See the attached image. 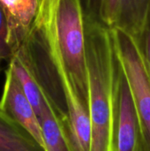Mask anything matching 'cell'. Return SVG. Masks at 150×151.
Returning a JSON list of instances; mask_svg holds the SVG:
<instances>
[{"mask_svg":"<svg viewBox=\"0 0 150 151\" xmlns=\"http://www.w3.org/2000/svg\"><path fill=\"white\" fill-rule=\"evenodd\" d=\"M83 5V4H82ZM88 81L90 151H116L117 80L119 67L111 31L83 7Z\"/></svg>","mask_w":150,"mask_h":151,"instance_id":"obj_2","label":"cell"},{"mask_svg":"<svg viewBox=\"0 0 150 151\" xmlns=\"http://www.w3.org/2000/svg\"><path fill=\"white\" fill-rule=\"evenodd\" d=\"M115 149L116 151H142L141 132L134 100L120 62L117 80Z\"/></svg>","mask_w":150,"mask_h":151,"instance_id":"obj_6","label":"cell"},{"mask_svg":"<svg viewBox=\"0 0 150 151\" xmlns=\"http://www.w3.org/2000/svg\"><path fill=\"white\" fill-rule=\"evenodd\" d=\"M0 151H46L21 126L0 111Z\"/></svg>","mask_w":150,"mask_h":151,"instance_id":"obj_9","label":"cell"},{"mask_svg":"<svg viewBox=\"0 0 150 151\" xmlns=\"http://www.w3.org/2000/svg\"><path fill=\"white\" fill-rule=\"evenodd\" d=\"M40 1L0 0L7 23V43L12 55L27 37L37 16Z\"/></svg>","mask_w":150,"mask_h":151,"instance_id":"obj_8","label":"cell"},{"mask_svg":"<svg viewBox=\"0 0 150 151\" xmlns=\"http://www.w3.org/2000/svg\"><path fill=\"white\" fill-rule=\"evenodd\" d=\"M118 60L129 82L139 119L142 151H150V80L135 42L125 32L111 31Z\"/></svg>","mask_w":150,"mask_h":151,"instance_id":"obj_4","label":"cell"},{"mask_svg":"<svg viewBox=\"0 0 150 151\" xmlns=\"http://www.w3.org/2000/svg\"><path fill=\"white\" fill-rule=\"evenodd\" d=\"M18 54L60 121L72 151H90V123L60 56L50 0H41L37 16Z\"/></svg>","mask_w":150,"mask_h":151,"instance_id":"obj_1","label":"cell"},{"mask_svg":"<svg viewBox=\"0 0 150 151\" xmlns=\"http://www.w3.org/2000/svg\"><path fill=\"white\" fill-rule=\"evenodd\" d=\"M39 122L46 151H72L60 121L48 102Z\"/></svg>","mask_w":150,"mask_h":151,"instance_id":"obj_11","label":"cell"},{"mask_svg":"<svg viewBox=\"0 0 150 151\" xmlns=\"http://www.w3.org/2000/svg\"><path fill=\"white\" fill-rule=\"evenodd\" d=\"M135 43L139 49L146 72L150 80V10L144 30Z\"/></svg>","mask_w":150,"mask_h":151,"instance_id":"obj_12","label":"cell"},{"mask_svg":"<svg viewBox=\"0 0 150 151\" xmlns=\"http://www.w3.org/2000/svg\"><path fill=\"white\" fill-rule=\"evenodd\" d=\"M57 45L80 103L88 111V81L84 10L79 0H50Z\"/></svg>","mask_w":150,"mask_h":151,"instance_id":"obj_3","label":"cell"},{"mask_svg":"<svg viewBox=\"0 0 150 151\" xmlns=\"http://www.w3.org/2000/svg\"><path fill=\"white\" fill-rule=\"evenodd\" d=\"M0 111L27 130L45 149L38 116L8 66L0 97Z\"/></svg>","mask_w":150,"mask_h":151,"instance_id":"obj_7","label":"cell"},{"mask_svg":"<svg viewBox=\"0 0 150 151\" xmlns=\"http://www.w3.org/2000/svg\"><path fill=\"white\" fill-rule=\"evenodd\" d=\"M8 67L11 69L39 119L47 104V100L37 81L18 54L12 55L11 60L8 62Z\"/></svg>","mask_w":150,"mask_h":151,"instance_id":"obj_10","label":"cell"},{"mask_svg":"<svg viewBox=\"0 0 150 151\" xmlns=\"http://www.w3.org/2000/svg\"><path fill=\"white\" fill-rule=\"evenodd\" d=\"M85 4L83 7L105 27L123 31L134 42L144 30L150 10V0H100Z\"/></svg>","mask_w":150,"mask_h":151,"instance_id":"obj_5","label":"cell"},{"mask_svg":"<svg viewBox=\"0 0 150 151\" xmlns=\"http://www.w3.org/2000/svg\"><path fill=\"white\" fill-rule=\"evenodd\" d=\"M0 56L4 60L9 62L12 53L7 43V23L4 9L0 4Z\"/></svg>","mask_w":150,"mask_h":151,"instance_id":"obj_13","label":"cell"},{"mask_svg":"<svg viewBox=\"0 0 150 151\" xmlns=\"http://www.w3.org/2000/svg\"><path fill=\"white\" fill-rule=\"evenodd\" d=\"M4 61V58L0 56V72H1V70H2V62Z\"/></svg>","mask_w":150,"mask_h":151,"instance_id":"obj_14","label":"cell"}]
</instances>
